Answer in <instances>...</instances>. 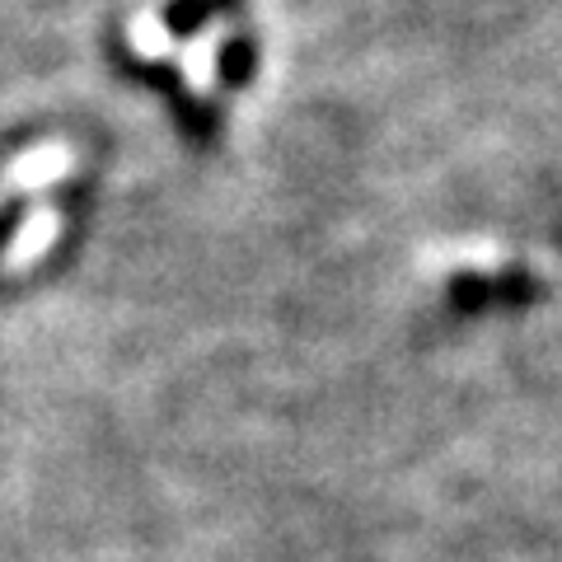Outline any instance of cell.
<instances>
[{
	"label": "cell",
	"mask_w": 562,
	"mask_h": 562,
	"mask_svg": "<svg viewBox=\"0 0 562 562\" xmlns=\"http://www.w3.org/2000/svg\"><path fill=\"white\" fill-rule=\"evenodd\" d=\"M76 165V155H70L61 140H52V146H33L29 155H20L5 173H0V202H10L14 192H38L47 183H57L61 173H70Z\"/></svg>",
	"instance_id": "obj_1"
},
{
	"label": "cell",
	"mask_w": 562,
	"mask_h": 562,
	"mask_svg": "<svg viewBox=\"0 0 562 562\" xmlns=\"http://www.w3.org/2000/svg\"><path fill=\"white\" fill-rule=\"evenodd\" d=\"M57 235H61V216H57V211H52V206H33L24 216V225H20V235L10 239V249L0 254V272H5V277L29 272L33 262H38L52 244H57Z\"/></svg>",
	"instance_id": "obj_2"
}]
</instances>
